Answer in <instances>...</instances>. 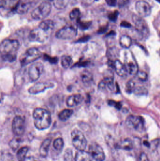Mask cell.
<instances>
[{"label": "cell", "instance_id": "obj_1", "mask_svg": "<svg viewBox=\"0 0 160 161\" xmlns=\"http://www.w3.org/2000/svg\"><path fill=\"white\" fill-rule=\"evenodd\" d=\"M19 43L15 39L4 40L0 44V55L3 61L13 62L16 59Z\"/></svg>", "mask_w": 160, "mask_h": 161}, {"label": "cell", "instance_id": "obj_2", "mask_svg": "<svg viewBox=\"0 0 160 161\" xmlns=\"http://www.w3.org/2000/svg\"><path fill=\"white\" fill-rule=\"evenodd\" d=\"M34 125L37 129L44 130L51 125V116L48 110L42 108H36L33 112Z\"/></svg>", "mask_w": 160, "mask_h": 161}, {"label": "cell", "instance_id": "obj_3", "mask_svg": "<svg viewBox=\"0 0 160 161\" xmlns=\"http://www.w3.org/2000/svg\"><path fill=\"white\" fill-rule=\"evenodd\" d=\"M51 9L52 5L50 3L43 1L32 11L31 17L35 20H43L49 15Z\"/></svg>", "mask_w": 160, "mask_h": 161}, {"label": "cell", "instance_id": "obj_4", "mask_svg": "<svg viewBox=\"0 0 160 161\" xmlns=\"http://www.w3.org/2000/svg\"><path fill=\"white\" fill-rule=\"evenodd\" d=\"M41 56L42 53L38 48H29L20 57V64L22 67H24L35 61Z\"/></svg>", "mask_w": 160, "mask_h": 161}, {"label": "cell", "instance_id": "obj_5", "mask_svg": "<svg viewBox=\"0 0 160 161\" xmlns=\"http://www.w3.org/2000/svg\"><path fill=\"white\" fill-rule=\"evenodd\" d=\"M71 140L73 145L78 151H84L86 149L88 141L84 134L78 129L71 132Z\"/></svg>", "mask_w": 160, "mask_h": 161}, {"label": "cell", "instance_id": "obj_6", "mask_svg": "<svg viewBox=\"0 0 160 161\" xmlns=\"http://www.w3.org/2000/svg\"><path fill=\"white\" fill-rule=\"evenodd\" d=\"M126 125L131 130L142 131L144 128V120L140 116L130 115L126 119Z\"/></svg>", "mask_w": 160, "mask_h": 161}, {"label": "cell", "instance_id": "obj_7", "mask_svg": "<svg viewBox=\"0 0 160 161\" xmlns=\"http://www.w3.org/2000/svg\"><path fill=\"white\" fill-rule=\"evenodd\" d=\"M124 65L128 74L131 75H136L139 71L138 64L131 52H127L125 53Z\"/></svg>", "mask_w": 160, "mask_h": 161}, {"label": "cell", "instance_id": "obj_8", "mask_svg": "<svg viewBox=\"0 0 160 161\" xmlns=\"http://www.w3.org/2000/svg\"><path fill=\"white\" fill-rule=\"evenodd\" d=\"M77 34V29L73 26L67 25L63 27L56 32V38L62 40H71L74 39Z\"/></svg>", "mask_w": 160, "mask_h": 161}, {"label": "cell", "instance_id": "obj_9", "mask_svg": "<svg viewBox=\"0 0 160 161\" xmlns=\"http://www.w3.org/2000/svg\"><path fill=\"white\" fill-rule=\"evenodd\" d=\"M49 33L45 31L39 27L33 29L29 34V40L31 42L42 43L49 38Z\"/></svg>", "mask_w": 160, "mask_h": 161}, {"label": "cell", "instance_id": "obj_10", "mask_svg": "<svg viewBox=\"0 0 160 161\" xmlns=\"http://www.w3.org/2000/svg\"><path fill=\"white\" fill-rule=\"evenodd\" d=\"M133 21L135 25L136 30L143 37L148 36L149 34V29L148 25L142 17L139 16L133 15Z\"/></svg>", "mask_w": 160, "mask_h": 161}, {"label": "cell", "instance_id": "obj_11", "mask_svg": "<svg viewBox=\"0 0 160 161\" xmlns=\"http://www.w3.org/2000/svg\"><path fill=\"white\" fill-rule=\"evenodd\" d=\"M88 153L96 161H104L105 155L103 148L97 143H93L89 146Z\"/></svg>", "mask_w": 160, "mask_h": 161}, {"label": "cell", "instance_id": "obj_12", "mask_svg": "<svg viewBox=\"0 0 160 161\" xmlns=\"http://www.w3.org/2000/svg\"><path fill=\"white\" fill-rule=\"evenodd\" d=\"M44 71V65L40 62H35L31 65L28 70V75L31 82L39 79Z\"/></svg>", "mask_w": 160, "mask_h": 161}, {"label": "cell", "instance_id": "obj_13", "mask_svg": "<svg viewBox=\"0 0 160 161\" xmlns=\"http://www.w3.org/2000/svg\"><path fill=\"white\" fill-rule=\"evenodd\" d=\"M12 130L16 136H22L25 131V123L23 119L20 116H16L13 120Z\"/></svg>", "mask_w": 160, "mask_h": 161}, {"label": "cell", "instance_id": "obj_14", "mask_svg": "<svg viewBox=\"0 0 160 161\" xmlns=\"http://www.w3.org/2000/svg\"><path fill=\"white\" fill-rule=\"evenodd\" d=\"M135 9L139 16L146 17L151 13V7L148 3L144 1H139L136 3Z\"/></svg>", "mask_w": 160, "mask_h": 161}, {"label": "cell", "instance_id": "obj_15", "mask_svg": "<svg viewBox=\"0 0 160 161\" xmlns=\"http://www.w3.org/2000/svg\"><path fill=\"white\" fill-rule=\"evenodd\" d=\"M109 65L115 70L117 74L120 76L124 77L127 75V71L125 65L119 60L116 59L114 61H109Z\"/></svg>", "mask_w": 160, "mask_h": 161}, {"label": "cell", "instance_id": "obj_16", "mask_svg": "<svg viewBox=\"0 0 160 161\" xmlns=\"http://www.w3.org/2000/svg\"><path fill=\"white\" fill-rule=\"evenodd\" d=\"M54 87V84L50 83H38L30 87L28 89L29 93L32 94L43 92L46 89Z\"/></svg>", "mask_w": 160, "mask_h": 161}, {"label": "cell", "instance_id": "obj_17", "mask_svg": "<svg viewBox=\"0 0 160 161\" xmlns=\"http://www.w3.org/2000/svg\"><path fill=\"white\" fill-rule=\"evenodd\" d=\"M114 87V78L111 76H106L98 85V88L101 91H104L107 89L112 91Z\"/></svg>", "mask_w": 160, "mask_h": 161}, {"label": "cell", "instance_id": "obj_18", "mask_svg": "<svg viewBox=\"0 0 160 161\" xmlns=\"http://www.w3.org/2000/svg\"><path fill=\"white\" fill-rule=\"evenodd\" d=\"M83 100L84 98L82 95L75 94L68 98L66 100V104L69 107H75L81 103Z\"/></svg>", "mask_w": 160, "mask_h": 161}, {"label": "cell", "instance_id": "obj_19", "mask_svg": "<svg viewBox=\"0 0 160 161\" xmlns=\"http://www.w3.org/2000/svg\"><path fill=\"white\" fill-rule=\"evenodd\" d=\"M31 7V3L27 2L19 1L13 7V12L19 14H25L27 12Z\"/></svg>", "mask_w": 160, "mask_h": 161}, {"label": "cell", "instance_id": "obj_20", "mask_svg": "<svg viewBox=\"0 0 160 161\" xmlns=\"http://www.w3.org/2000/svg\"><path fill=\"white\" fill-rule=\"evenodd\" d=\"M51 142V139L50 138H46L43 141L39 149L40 155L41 157L46 158L48 156Z\"/></svg>", "mask_w": 160, "mask_h": 161}, {"label": "cell", "instance_id": "obj_21", "mask_svg": "<svg viewBox=\"0 0 160 161\" xmlns=\"http://www.w3.org/2000/svg\"><path fill=\"white\" fill-rule=\"evenodd\" d=\"M75 161H92L91 156L85 150L78 151L75 155Z\"/></svg>", "mask_w": 160, "mask_h": 161}, {"label": "cell", "instance_id": "obj_22", "mask_svg": "<svg viewBox=\"0 0 160 161\" xmlns=\"http://www.w3.org/2000/svg\"><path fill=\"white\" fill-rule=\"evenodd\" d=\"M117 147L118 149L130 151L133 149V141L131 139L125 138L119 143Z\"/></svg>", "mask_w": 160, "mask_h": 161}, {"label": "cell", "instance_id": "obj_23", "mask_svg": "<svg viewBox=\"0 0 160 161\" xmlns=\"http://www.w3.org/2000/svg\"><path fill=\"white\" fill-rule=\"evenodd\" d=\"M38 27L45 31L50 33L54 28V22L50 19L44 20L41 22Z\"/></svg>", "mask_w": 160, "mask_h": 161}, {"label": "cell", "instance_id": "obj_24", "mask_svg": "<svg viewBox=\"0 0 160 161\" xmlns=\"http://www.w3.org/2000/svg\"><path fill=\"white\" fill-rule=\"evenodd\" d=\"M80 78L82 82L85 85H89L93 80V76L91 72L84 70L81 73Z\"/></svg>", "mask_w": 160, "mask_h": 161}, {"label": "cell", "instance_id": "obj_25", "mask_svg": "<svg viewBox=\"0 0 160 161\" xmlns=\"http://www.w3.org/2000/svg\"><path fill=\"white\" fill-rule=\"evenodd\" d=\"M132 39L128 35H124L120 37L119 43L122 48L128 49L132 45Z\"/></svg>", "mask_w": 160, "mask_h": 161}, {"label": "cell", "instance_id": "obj_26", "mask_svg": "<svg viewBox=\"0 0 160 161\" xmlns=\"http://www.w3.org/2000/svg\"><path fill=\"white\" fill-rule=\"evenodd\" d=\"M73 114V110L65 109L60 112L58 114V118L62 121H66L69 119Z\"/></svg>", "mask_w": 160, "mask_h": 161}, {"label": "cell", "instance_id": "obj_27", "mask_svg": "<svg viewBox=\"0 0 160 161\" xmlns=\"http://www.w3.org/2000/svg\"><path fill=\"white\" fill-rule=\"evenodd\" d=\"M29 151V148L27 147H24L20 148L16 153V157L18 161H23L27 155V153Z\"/></svg>", "mask_w": 160, "mask_h": 161}, {"label": "cell", "instance_id": "obj_28", "mask_svg": "<svg viewBox=\"0 0 160 161\" xmlns=\"http://www.w3.org/2000/svg\"><path fill=\"white\" fill-rule=\"evenodd\" d=\"M61 63L64 68L67 69L72 64V58L70 56L64 55L62 57Z\"/></svg>", "mask_w": 160, "mask_h": 161}, {"label": "cell", "instance_id": "obj_29", "mask_svg": "<svg viewBox=\"0 0 160 161\" xmlns=\"http://www.w3.org/2000/svg\"><path fill=\"white\" fill-rule=\"evenodd\" d=\"M64 140L61 138H58L54 140L53 147L57 151H61L64 148Z\"/></svg>", "mask_w": 160, "mask_h": 161}, {"label": "cell", "instance_id": "obj_30", "mask_svg": "<svg viewBox=\"0 0 160 161\" xmlns=\"http://www.w3.org/2000/svg\"><path fill=\"white\" fill-rule=\"evenodd\" d=\"M74 159L73 152L70 149H67L64 153V161H73Z\"/></svg>", "mask_w": 160, "mask_h": 161}, {"label": "cell", "instance_id": "obj_31", "mask_svg": "<svg viewBox=\"0 0 160 161\" xmlns=\"http://www.w3.org/2000/svg\"><path fill=\"white\" fill-rule=\"evenodd\" d=\"M77 20L78 27L82 30H86L88 29L91 25V22L82 21L80 20L79 18L77 19Z\"/></svg>", "mask_w": 160, "mask_h": 161}, {"label": "cell", "instance_id": "obj_32", "mask_svg": "<svg viewBox=\"0 0 160 161\" xmlns=\"http://www.w3.org/2000/svg\"><path fill=\"white\" fill-rule=\"evenodd\" d=\"M135 87H136V86H135V83L134 80H130L127 82V83L126 85L125 90L128 93H131L133 92Z\"/></svg>", "mask_w": 160, "mask_h": 161}, {"label": "cell", "instance_id": "obj_33", "mask_svg": "<svg viewBox=\"0 0 160 161\" xmlns=\"http://www.w3.org/2000/svg\"><path fill=\"white\" fill-rule=\"evenodd\" d=\"M80 15V12L79 8H76L73 9L70 13V18L71 20L78 19L79 18Z\"/></svg>", "mask_w": 160, "mask_h": 161}, {"label": "cell", "instance_id": "obj_34", "mask_svg": "<svg viewBox=\"0 0 160 161\" xmlns=\"http://www.w3.org/2000/svg\"><path fill=\"white\" fill-rule=\"evenodd\" d=\"M20 143V138H14L10 142L9 145L11 149L15 151V150H16L18 147Z\"/></svg>", "mask_w": 160, "mask_h": 161}, {"label": "cell", "instance_id": "obj_35", "mask_svg": "<svg viewBox=\"0 0 160 161\" xmlns=\"http://www.w3.org/2000/svg\"><path fill=\"white\" fill-rule=\"evenodd\" d=\"M137 95L146 94L148 93V91L144 87L139 86V87H135L133 92Z\"/></svg>", "mask_w": 160, "mask_h": 161}, {"label": "cell", "instance_id": "obj_36", "mask_svg": "<svg viewBox=\"0 0 160 161\" xmlns=\"http://www.w3.org/2000/svg\"><path fill=\"white\" fill-rule=\"evenodd\" d=\"M136 76H137L138 79L142 82H145L148 79V74L143 71H138Z\"/></svg>", "mask_w": 160, "mask_h": 161}, {"label": "cell", "instance_id": "obj_37", "mask_svg": "<svg viewBox=\"0 0 160 161\" xmlns=\"http://www.w3.org/2000/svg\"><path fill=\"white\" fill-rule=\"evenodd\" d=\"M118 15H119V12L117 10H115L113 12L110 13V14H109L108 17L110 21L115 22L118 19Z\"/></svg>", "mask_w": 160, "mask_h": 161}, {"label": "cell", "instance_id": "obj_38", "mask_svg": "<svg viewBox=\"0 0 160 161\" xmlns=\"http://www.w3.org/2000/svg\"><path fill=\"white\" fill-rule=\"evenodd\" d=\"M109 104L110 106L114 107L118 110L120 109L122 107L121 104L119 102H117L116 101H115L112 100L109 101Z\"/></svg>", "mask_w": 160, "mask_h": 161}, {"label": "cell", "instance_id": "obj_39", "mask_svg": "<svg viewBox=\"0 0 160 161\" xmlns=\"http://www.w3.org/2000/svg\"><path fill=\"white\" fill-rule=\"evenodd\" d=\"M139 161H149V160L146 153H142L139 157Z\"/></svg>", "mask_w": 160, "mask_h": 161}, {"label": "cell", "instance_id": "obj_40", "mask_svg": "<svg viewBox=\"0 0 160 161\" xmlns=\"http://www.w3.org/2000/svg\"><path fill=\"white\" fill-rule=\"evenodd\" d=\"M107 4L111 7L115 6L117 3V0H105Z\"/></svg>", "mask_w": 160, "mask_h": 161}, {"label": "cell", "instance_id": "obj_41", "mask_svg": "<svg viewBox=\"0 0 160 161\" xmlns=\"http://www.w3.org/2000/svg\"><path fill=\"white\" fill-rule=\"evenodd\" d=\"M45 59H46L51 63H56V62H57L58 59L56 58H51L46 55H45Z\"/></svg>", "mask_w": 160, "mask_h": 161}, {"label": "cell", "instance_id": "obj_42", "mask_svg": "<svg viewBox=\"0 0 160 161\" xmlns=\"http://www.w3.org/2000/svg\"><path fill=\"white\" fill-rule=\"evenodd\" d=\"M120 25L121 27L125 28H130L131 26V24L130 23H129L128 22L125 21L122 22L120 24Z\"/></svg>", "mask_w": 160, "mask_h": 161}, {"label": "cell", "instance_id": "obj_43", "mask_svg": "<svg viewBox=\"0 0 160 161\" xmlns=\"http://www.w3.org/2000/svg\"><path fill=\"white\" fill-rule=\"evenodd\" d=\"M7 6V1L6 0L0 1V8H5Z\"/></svg>", "mask_w": 160, "mask_h": 161}, {"label": "cell", "instance_id": "obj_44", "mask_svg": "<svg viewBox=\"0 0 160 161\" xmlns=\"http://www.w3.org/2000/svg\"><path fill=\"white\" fill-rule=\"evenodd\" d=\"M89 39V36H85L83 37L82 38L79 39L78 42H86Z\"/></svg>", "mask_w": 160, "mask_h": 161}, {"label": "cell", "instance_id": "obj_45", "mask_svg": "<svg viewBox=\"0 0 160 161\" xmlns=\"http://www.w3.org/2000/svg\"><path fill=\"white\" fill-rule=\"evenodd\" d=\"M23 161H35V160L34 157L29 156V157H26Z\"/></svg>", "mask_w": 160, "mask_h": 161}, {"label": "cell", "instance_id": "obj_46", "mask_svg": "<svg viewBox=\"0 0 160 161\" xmlns=\"http://www.w3.org/2000/svg\"><path fill=\"white\" fill-rule=\"evenodd\" d=\"M107 29V27H104L103 28H101L100 29H99V33H103L105 32L106 31Z\"/></svg>", "mask_w": 160, "mask_h": 161}, {"label": "cell", "instance_id": "obj_47", "mask_svg": "<svg viewBox=\"0 0 160 161\" xmlns=\"http://www.w3.org/2000/svg\"><path fill=\"white\" fill-rule=\"evenodd\" d=\"M143 143H144V145H145L146 146L148 147H150V145H149V143H148V142L147 141H144Z\"/></svg>", "mask_w": 160, "mask_h": 161}, {"label": "cell", "instance_id": "obj_48", "mask_svg": "<svg viewBox=\"0 0 160 161\" xmlns=\"http://www.w3.org/2000/svg\"></svg>", "mask_w": 160, "mask_h": 161}]
</instances>
